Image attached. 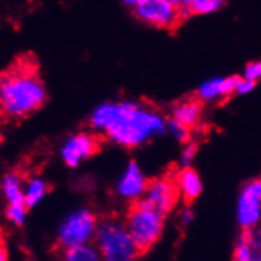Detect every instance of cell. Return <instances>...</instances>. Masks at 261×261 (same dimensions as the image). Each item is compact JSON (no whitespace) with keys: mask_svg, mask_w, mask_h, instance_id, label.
I'll list each match as a JSON object with an SVG mask.
<instances>
[{"mask_svg":"<svg viewBox=\"0 0 261 261\" xmlns=\"http://www.w3.org/2000/svg\"><path fill=\"white\" fill-rule=\"evenodd\" d=\"M90 128L122 147H138L166 133L165 117L138 101L101 103L89 119Z\"/></svg>","mask_w":261,"mask_h":261,"instance_id":"1","label":"cell"},{"mask_svg":"<svg viewBox=\"0 0 261 261\" xmlns=\"http://www.w3.org/2000/svg\"><path fill=\"white\" fill-rule=\"evenodd\" d=\"M48 100L44 83L34 67L24 64L0 74V116L24 119Z\"/></svg>","mask_w":261,"mask_h":261,"instance_id":"2","label":"cell"},{"mask_svg":"<svg viewBox=\"0 0 261 261\" xmlns=\"http://www.w3.org/2000/svg\"><path fill=\"white\" fill-rule=\"evenodd\" d=\"M94 245L101 261H138L141 256L124 222L117 217H106L98 222Z\"/></svg>","mask_w":261,"mask_h":261,"instance_id":"3","label":"cell"},{"mask_svg":"<svg viewBox=\"0 0 261 261\" xmlns=\"http://www.w3.org/2000/svg\"><path fill=\"white\" fill-rule=\"evenodd\" d=\"M128 234L132 236L133 242L136 244L138 250L141 253L150 250L155 242L162 238L165 219L160 214L150 211L149 207L143 206L140 201L133 203L127 217L124 220Z\"/></svg>","mask_w":261,"mask_h":261,"instance_id":"4","label":"cell"},{"mask_svg":"<svg viewBox=\"0 0 261 261\" xmlns=\"http://www.w3.org/2000/svg\"><path fill=\"white\" fill-rule=\"evenodd\" d=\"M98 219L89 207L73 211L64 219L57 231V247L60 250L92 244L95 238Z\"/></svg>","mask_w":261,"mask_h":261,"instance_id":"5","label":"cell"},{"mask_svg":"<svg viewBox=\"0 0 261 261\" xmlns=\"http://www.w3.org/2000/svg\"><path fill=\"white\" fill-rule=\"evenodd\" d=\"M135 16L144 24L157 29H177L182 21L179 16V0H125Z\"/></svg>","mask_w":261,"mask_h":261,"instance_id":"6","label":"cell"},{"mask_svg":"<svg viewBox=\"0 0 261 261\" xmlns=\"http://www.w3.org/2000/svg\"><path fill=\"white\" fill-rule=\"evenodd\" d=\"M138 201L166 219V216L176 207L179 201V193L173 176H163L147 182L146 192Z\"/></svg>","mask_w":261,"mask_h":261,"instance_id":"7","label":"cell"},{"mask_svg":"<svg viewBox=\"0 0 261 261\" xmlns=\"http://www.w3.org/2000/svg\"><path fill=\"white\" fill-rule=\"evenodd\" d=\"M236 217L242 231L258 226L261 219V180L259 179H252L242 187L238 198Z\"/></svg>","mask_w":261,"mask_h":261,"instance_id":"8","label":"cell"},{"mask_svg":"<svg viewBox=\"0 0 261 261\" xmlns=\"http://www.w3.org/2000/svg\"><path fill=\"white\" fill-rule=\"evenodd\" d=\"M98 149H100V143L95 135L78 133L70 136L64 143L62 149H60V155H62V160L65 162L67 166L76 168L84 160L95 155Z\"/></svg>","mask_w":261,"mask_h":261,"instance_id":"9","label":"cell"},{"mask_svg":"<svg viewBox=\"0 0 261 261\" xmlns=\"http://www.w3.org/2000/svg\"><path fill=\"white\" fill-rule=\"evenodd\" d=\"M147 179L143 173V170L140 168L136 162H130L125 168V171L122 173L116 192L122 199H127V201H133L136 203L138 199H141L146 187H147Z\"/></svg>","mask_w":261,"mask_h":261,"instance_id":"10","label":"cell"},{"mask_svg":"<svg viewBox=\"0 0 261 261\" xmlns=\"http://www.w3.org/2000/svg\"><path fill=\"white\" fill-rule=\"evenodd\" d=\"M233 261H261V233L258 226L241 233L234 247Z\"/></svg>","mask_w":261,"mask_h":261,"instance_id":"11","label":"cell"},{"mask_svg":"<svg viewBox=\"0 0 261 261\" xmlns=\"http://www.w3.org/2000/svg\"><path fill=\"white\" fill-rule=\"evenodd\" d=\"M173 179L176 184L179 198H182L186 204L193 203L203 192L201 177H199V174L193 168H182V170H179V173L173 176Z\"/></svg>","mask_w":261,"mask_h":261,"instance_id":"12","label":"cell"},{"mask_svg":"<svg viewBox=\"0 0 261 261\" xmlns=\"http://www.w3.org/2000/svg\"><path fill=\"white\" fill-rule=\"evenodd\" d=\"M201 114H203V103H199L196 98H187L174 105V108L171 111V119L192 130L199 124Z\"/></svg>","mask_w":261,"mask_h":261,"instance_id":"13","label":"cell"},{"mask_svg":"<svg viewBox=\"0 0 261 261\" xmlns=\"http://www.w3.org/2000/svg\"><path fill=\"white\" fill-rule=\"evenodd\" d=\"M2 192L8 201V206H25L24 204V190L22 177L18 173H8L2 180Z\"/></svg>","mask_w":261,"mask_h":261,"instance_id":"14","label":"cell"},{"mask_svg":"<svg viewBox=\"0 0 261 261\" xmlns=\"http://www.w3.org/2000/svg\"><path fill=\"white\" fill-rule=\"evenodd\" d=\"M60 261H101V256L94 244L78 245L60 250Z\"/></svg>","mask_w":261,"mask_h":261,"instance_id":"15","label":"cell"},{"mask_svg":"<svg viewBox=\"0 0 261 261\" xmlns=\"http://www.w3.org/2000/svg\"><path fill=\"white\" fill-rule=\"evenodd\" d=\"M223 97V78H212L204 81L196 90V100L199 103L216 101L217 98Z\"/></svg>","mask_w":261,"mask_h":261,"instance_id":"16","label":"cell"},{"mask_svg":"<svg viewBox=\"0 0 261 261\" xmlns=\"http://www.w3.org/2000/svg\"><path fill=\"white\" fill-rule=\"evenodd\" d=\"M46 192H48V186H46V182L43 179H40V177L30 179L27 182V189L24 192V204H25V207L37 206L44 198Z\"/></svg>","mask_w":261,"mask_h":261,"instance_id":"17","label":"cell"},{"mask_svg":"<svg viewBox=\"0 0 261 261\" xmlns=\"http://www.w3.org/2000/svg\"><path fill=\"white\" fill-rule=\"evenodd\" d=\"M187 5H189L192 16H195V14L216 13L222 10L225 2H222V0H187Z\"/></svg>","mask_w":261,"mask_h":261,"instance_id":"18","label":"cell"},{"mask_svg":"<svg viewBox=\"0 0 261 261\" xmlns=\"http://www.w3.org/2000/svg\"><path fill=\"white\" fill-rule=\"evenodd\" d=\"M166 132H170L173 135L174 140H177L179 143H189L190 141V133L192 130L184 127L182 124H179V122L170 119L166 122Z\"/></svg>","mask_w":261,"mask_h":261,"instance_id":"19","label":"cell"},{"mask_svg":"<svg viewBox=\"0 0 261 261\" xmlns=\"http://www.w3.org/2000/svg\"><path fill=\"white\" fill-rule=\"evenodd\" d=\"M25 209H27L25 206H8L7 207V219L14 225L22 226L25 222V217H27Z\"/></svg>","mask_w":261,"mask_h":261,"instance_id":"20","label":"cell"},{"mask_svg":"<svg viewBox=\"0 0 261 261\" xmlns=\"http://www.w3.org/2000/svg\"><path fill=\"white\" fill-rule=\"evenodd\" d=\"M261 78V62L259 60H253V62L247 64L244 68V80L256 83Z\"/></svg>","mask_w":261,"mask_h":261,"instance_id":"21","label":"cell"},{"mask_svg":"<svg viewBox=\"0 0 261 261\" xmlns=\"http://www.w3.org/2000/svg\"><path fill=\"white\" fill-rule=\"evenodd\" d=\"M196 152H198V146L193 144V143L187 144L186 147H184V150L180 152V162H179L180 170H182V168H190V163L195 159Z\"/></svg>","mask_w":261,"mask_h":261,"instance_id":"22","label":"cell"},{"mask_svg":"<svg viewBox=\"0 0 261 261\" xmlns=\"http://www.w3.org/2000/svg\"><path fill=\"white\" fill-rule=\"evenodd\" d=\"M255 87H256V83L247 81V80L241 78V81H239V84H238V87H236V92H234V94H238V95H247V94H250V92H252Z\"/></svg>","mask_w":261,"mask_h":261,"instance_id":"23","label":"cell"},{"mask_svg":"<svg viewBox=\"0 0 261 261\" xmlns=\"http://www.w3.org/2000/svg\"><path fill=\"white\" fill-rule=\"evenodd\" d=\"M193 219H195V214H193L192 207H189V206L184 207L179 214V220L182 225H190L193 222Z\"/></svg>","mask_w":261,"mask_h":261,"instance_id":"24","label":"cell"},{"mask_svg":"<svg viewBox=\"0 0 261 261\" xmlns=\"http://www.w3.org/2000/svg\"><path fill=\"white\" fill-rule=\"evenodd\" d=\"M0 261H8V250L4 238L0 236Z\"/></svg>","mask_w":261,"mask_h":261,"instance_id":"25","label":"cell"}]
</instances>
